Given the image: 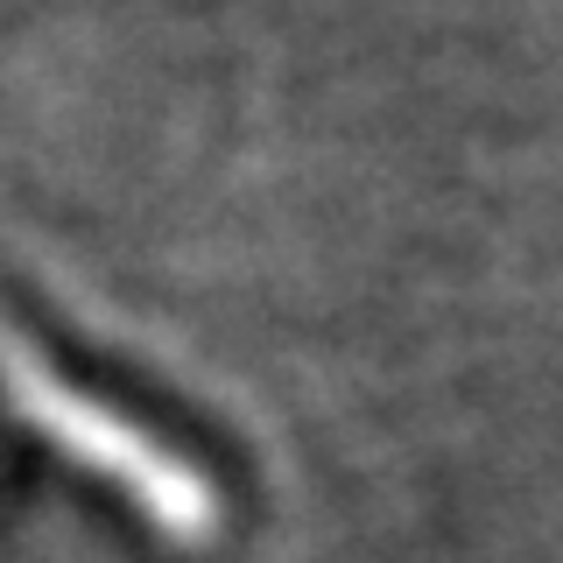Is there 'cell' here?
Listing matches in <instances>:
<instances>
[{
	"label": "cell",
	"instance_id": "6da1fadb",
	"mask_svg": "<svg viewBox=\"0 0 563 563\" xmlns=\"http://www.w3.org/2000/svg\"><path fill=\"white\" fill-rule=\"evenodd\" d=\"M0 395L14 401V416H22L35 437H49V444L64 457H78L85 472L113 479L134 500V515L163 542H176V550L219 542L225 507H219V493H211L205 472L184 465L176 451H163L148 430H134L120 409H106V401L78 395L70 380H57L8 317H0Z\"/></svg>",
	"mask_w": 563,
	"mask_h": 563
}]
</instances>
